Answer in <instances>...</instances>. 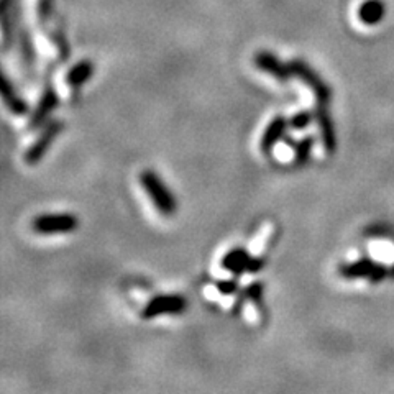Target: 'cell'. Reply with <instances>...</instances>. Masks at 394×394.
<instances>
[{
	"label": "cell",
	"mask_w": 394,
	"mask_h": 394,
	"mask_svg": "<svg viewBox=\"0 0 394 394\" xmlns=\"http://www.w3.org/2000/svg\"><path fill=\"white\" fill-rule=\"evenodd\" d=\"M140 184L146 194H148L150 200L153 203L159 214L164 215V217H173L176 214V197H174L173 191L164 184V181L158 173H155L153 169H145L140 174Z\"/></svg>",
	"instance_id": "1"
},
{
	"label": "cell",
	"mask_w": 394,
	"mask_h": 394,
	"mask_svg": "<svg viewBox=\"0 0 394 394\" xmlns=\"http://www.w3.org/2000/svg\"><path fill=\"white\" fill-rule=\"evenodd\" d=\"M187 309V301L186 297H182L180 294H159L151 297V299L146 302L145 308L141 309L140 317L143 320H151L161 317V315L171 314H181Z\"/></svg>",
	"instance_id": "2"
},
{
	"label": "cell",
	"mask_w": 394,
	"mask_h": 394,
	"mask_svg": "<svg viewBox=\"0 0 394 394\" xmlns=\"http://www.w3.org/2000/svg\"><path fill=\"white\" fill-rule=\"evenodd\" d=\"M79 227V221L72 214H43L33 219L31 228L40 235H54V233H71Z\"/></svg>",
	"instance_id": "3"
},
{
	"label": "cell",
	"mask_w": 394,
	"mask_h": 394,
	"mask_svg": "<svg viewBox=\"0 0 394 394\" xmlns=\"http://www.w3.org/2000/svg\"><path fill=\"white\" fill-rule=\"evenodd\" d=\"M63 122L53 120L49 122L47 127L41 130V134L36 136V140L31 143L29 150L25 151V163L33 166V164H38L41 159L45 158V155L48 153L49 146L54 143V140L58 139L59 134L63 132Z\"/></svg>",
	"instance_id": "4"
},
{
	"label": "cell",
	"mask_w": 394,
	"mask_h": 394,
	"mask_svg": "<svg viewBox=\"0 0 394 394\" xmlns=\"http://www.w3.org/2000/svg\"><path fill=\"white\" fill-rule=\"evenodd\" d=\"M290 68L292 71V76H296L297 79H301L306 86L310 87V90L314 93L317 102L329 104V100H331V95H332L331 87L320 79V76L309 66L308 63L301 61V59H294V61L290 63Z\"/></svg>",
	"instance_id": "5"
},
{
	"label": "cell",
	"mask_w": 394,
	"mask_h": 394,
	"mask_svg": "<svg viewBox=\"0 0 394 394\" xmlns=\"http://www.w3.org/2000/svg\"><path fill=\"white\" fill-rule=\"evenodd\" d=\"M338 273H340L342 278H345V279L366 278V279H370V281L378 283V281H381V279H384V276H386L388 269L384 268L383 265L375 263V261H371L368 258H363V260L355 261V263L342 265V267L338 268Z\"/></svg>",
	"instance_id": "6"
},
{
	"label": "cell",
	"mask_w": 394,
	"mask_h": 394,
	"mask_svg": "<svg viewBox=\"0 0 394 394\" xmlns=\"http://www.w3.org/2000/svg\"><path fill=\"white\" fill-rule=\"evenodd\" d=\"M59 105V95L56 90H54V87H47L45 89V93L41 94V99L38 100V105H36V109L31 113V118H30V130H38L40 127H43L45 123L49 117H52V113L56 111Z\"/></svg>",
	"instance_id": "7"
},
{
	"label": "cell",
	"mask_w": 394,
	"mask_h": 394,
	"mask_svg": "<svg viewBox=\"0 0 394 394\" xmlns=\"http://www.w3.org/2000/svg\"><path fill=\"white\" fill-rule=\"evenodd\" d=\"M315 122H317L320 130V139H322V145L327 153H333L337 148V136H336V127H333L331 111H329L327 104L317 102V107L314 111Z\"/></svg>",
	"instance_id": "8"
},
{
	"label": "cell",
	"mask_w": 394,
	"mask_h": 394,
	"mask_svg": "<svg viewBox=\"0 0 394 394\" xmlns=\"http://www.w3.org/2000/svg\"><path fill=\"white\" fill-rule=\"evenodd\" d=\"M255 64L258 70L265 71L269 76H273L274 79H278L279 82H287L292 77L290 64H284L281 59L276 58L269 52H260L256 54Z\"/></svg>",
	"instance_id": "9"
},
{
	"label": "cell",
	"mask_w": 394,
	"mask_h": 394,
	"mask_svg": "<svg viewBox=\"0 0 394 394\" xmlns=\"http://www.w3.org/2000/svg\"><path fill=\"white\" fill-rule=\"evenodd\" d=\"M290 127V118H286L284 116L273 117V120L268 123L263 135H261L260 150L263 151V153H271L274 146L286 136V132Z\"/></svg>",
	"instance_id": "10"
},
{
	"label": "cell",
	"mask_w": 394,
	"mask_h": 394,
	"mask_svg": "<svg viewBox=\"0 0 394 394\" xmlns=\"http://www.w3.org/2000/svg\"><path fill=\"white\" fill-rule=\"evenodd\" d=\"M0 93H2L3 104H6L8 112H12L13 116H25L30 111L29 102L17 93V89L6 74L2 76V89H0Z\"/></svg>",
	"instance_id": "11"
},
{
	"label": "cell",
	"mask_w": 394,
	"mask_h": 394,
	"mask_svg": "<svg viewBox=\"0 0 394 394\" xmlns=\"http://www.w3.org/2000/svg\"><path fill=\"white\" fill-rule=\"evenodd\" d=\"M250 258L251 256L249 251H246V249H244V246H237V249H232L223 255L221 267L226 269V271L232 273L233 276H240V274H244L246 268H249Z\"/></svg>",
	"instance_id": "12"
},
{
	"label": "cell",
	"mask_w": 394,
	"mask_h": 394,
	"mask_svg": "<svg viewBox=\"0 0 394 394\" xmlns=\"http://www.w3.org/2000/svg\"><path fill=\"white\" fill-rule=\"evenodd\" d=\"M94 74V64L90 61H81L76 66H72L66 74V84L71 87H81L86 84Z\"/></svg>",
	"instance_id": "13"
},
{
	"label": "cell",
	"mask_w": 394,
	"mask_h": 394,
	"mask_svg": "<svg viewBox=\"0 0 394 394\" xmlns=\"http://www.w3.org/2000/svg\"><path fill=\"white\" fill-rule=\"evenodd\" d=\"M314 136H304V139H301L299 141H296L294 145V163L296 164H306L308 163V159L310 157V153H313L314 150Z\"/></svg>",
	"instance_id": "14"
},
{
	"label": "cell",
	"mask_w": 394,
	"mask_h": 394,
	"mask_svg": "<svg viewBox=\"0 0 394 394\" xmlns=\"http://www.w3.org/2000/svg\"><path fill=\"white\" fill-rule=\"evenodd\" d=\"M360 18L365 22V24H377L383 18V6L377 0H371V2H366L360 10Z\"/></svg>",
	"instance_id": "15"
},
{
	"label": "cell",
	"mask_w": 394,
	"mask_h": 394,
	"mask_svg": "<svg viewBox=\"0 0 394 394\" xmlns=\"http://www.w3.org/2000/svg\"><path fill=\"white\" fill-rule=\"evenodd\" d=\"M314 118L315 116L313 112L301 111L290 118V125L294 128V130H304V128H308L310 123H313Z\"/></svg>",
	"instance_id": "16"
},
{
	"label": "cell",
	"mask_w": 394,
	"mask_h": 394,
	"mask_svg": "<svg viewBox=\"0 0 394 394\" xmlns=\"http://www.w3.org/2000/svg\"><path fill=\"white\" fill-rule=\"evenodd\" d=\"M263 290H265V286L260 281L251 283L245 287V297H249L250 301H253L258 304V302H261V297H263Z\"/></svg>",
	"instance_id": "17"
},
{
	"label": "cell",
	"mask_w": 394,
	"mask_h": 394,
	"mask_svg": "<svg viewBox=\"0 0 394 394\" xmlns=\"http://www.w3.org/2000/svg\"><path fill=\"white\" fill-rule=\"evenodd\" d=\"M215 287H217V291L221 294L232 296L238 291V281H235V279H222V281H217Z\"/></svg>",
	"instance_id": "18"
},
{
	"label": "cell",
	"mask_w": 394,
	"mask_h": 394,
	"mask_svg": "<svg viewBox=\"0 0 394 394\" xmlns=\"http://www.w3.org/2000/svg\"><path fill=\"white\" fill-rule=\"evenodd\" d=\"M265 265H267V258H265V256H251L250 261H249V268H246V271L258 273L265 268Z\"/></svg>",
	"instance_id": "19"
}]
</instances>
